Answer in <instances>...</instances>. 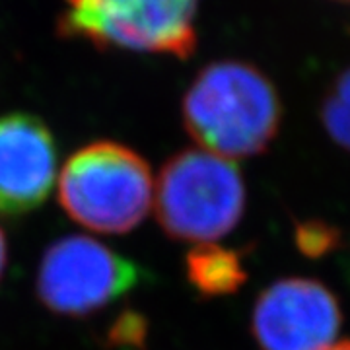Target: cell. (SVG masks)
I'll return each mask as SVG.
<instances>
[{
  "mask_svg": "<svg viewBox=\"0 0 350 350\" xmlns=\"http://www.w3.org/2000/svg\"><path fill=\"white\" fill-rule=\"evenodd\" d=\"M181 111L191 138L228 160L267 150L282 121L273 82L241 61L204 66L191 82Z\"/></svg>",
  "mask_w": 350,
  "mask_h": 350,
  "instance_id": "cell-1",
  "label": "cell"
},
{
  "mask_svg": "<svg viewBox=\"0 0 350 350\" xmlns=\"http://www.w3.org/2000/svg\"><path fill=\"white\" fill-rule=\"evenodd\" d=\"M59 200L66 214L88 230L131 232L150 211V165L119 142H92L64 163Z\"/></svg>",
  "mask_w": 350,
  "mask_h": 350,
  "instance_id": "cell-2",
  "label": "cell"
},
{
  "mask_svg": "<svg viewBox=\"0 0 350 350\" xmlns=\"http://www.w3.org/2000/svg\"><path fill=\"white\" fill-rule=\"evenodd\" d=\"M245 211V183L232 160L208 150L177 152L156 185V218L177 241L213 243L230 234Z\"/></svg>",
  "mask_w": 350,
  "mask_h": 350,
  "instance_id": "cell-3",
  "label": "cell"
},
{
  "mask_svg": "<svg viewBox=\"0 0 350 350\" xmlns=\"http://www.w3.org/2000/svg\"><path fill=\"white\" fill-rule=\"evenodd\" d=\"M61 36L105 49L187 59L197 47L199 0H63Z\"/></svg>",
  "mask_w": 350,
  "mask_h": 350,
  "instance_id": "cell-4",
  "label": "cell"
},
{
  "mask_svg": "<svg viewBox=\"0 0 350 350\" xmlns=\"http://www.w3.org/2000/svg\"><path fill=\"white\" fill-rule=\"evenodd\" d=\"M140 267L96 239H57L39 262L36 290L57 315L84 317L129 294L140 280Z\"/></svg>",
  "mask_w": 350,
  "mask_h": 350,
  "instance_id": "cell-5",
  "label": "cell"
},
{
  "mask_svg": "<svg viewBox=\"0 0 350 350\" xmlns=\"http://www.w3.org/2000/svg\"><path fill=\"white\" fill-rule=\"evenodd\" d=\"M335 294L313 278H282L262 290L251 333L262 350H323L340 329Z\"/></svg>",
  "mask_w": 350,
  "mask_h": 350,
  "instance_id": "cell-6",
  "label": "cell"
},
{
  "mask_svg": "<svg viewBox=\"0 0 350 350\" xmlns=\"http://www.w3.org/2000/svg\"><path fill=\"white\" fill-rule=\"evenodd\" d=\"M57 174V142L39 117H0V214L20 218L49 199Z\"/></svg>",
  "mask_w": 350,
  "mask_h": 350,
  "instance_id": "cell-7",
  "label": "cell"
},
{
  "mask_svg": "<svg viewBox=\"0 0 350 350\" xmlns=\"http://www.w3.org/2000/svg\"><path fill=\"white\" fill-rule=\"evenodd\" d=\"M185 267L189 284L206 298L234 294L247 280L238 253L216 243H200L189 251Z\"/></svg>",
  "mask_w": 350,
  "mask_h": 350,
  "instance_id": "cell-8",
  "label": "cell"
},
{
  "mask_svg": "<svg viewBox=\"0 0 350 350\" xmlns=\"http://www.w3.org/2000/svg\"><path fill=\"white\" fill-rule=\"evenodd\" d=\"M321 119L329 137L350 150V68L338 76L333 92L323 101Z\"/></svg>",
  "mask_w": 350,
  "mask_h": 350,
  "instance_id": "cell-9",
  "label": "cell"
},
{
  "mask_svg": "<svg viewBox=\"0 0 350 350\" xmlns=\"http://www.w3.org/2000/svg\"><path fill=\"white\" fill-rule=\"evenodd\" d=\"M342 234L321 220H306L296 226V247L310 259L325 257L340 245Z\"/></svg>",
  "mask_w": 350,
  "mask_h": 350,
  "instance_id": "cell-10",
  "label": "cell"
},
{
  "mask_svg": "<svg viewBox=\"0 0 350 350\" xmlns=\"http://www.w3.org/2000/svg\"><path fill=\"white\" fill-rule=\"evenodd\" d=\"M6 259H8V245H6V236L0 228V278L4 273V267H6Z\"/></svg>",
  "mask_w": 350,
  "mask_h": 350,
  "instance_id": "cell-11",
  "label": "cell"
},
{
  "mask_svg": "<svg viewBox=\"0 0 350 350\" xmlns=\"http://www.w3.org/2000/svg\"><path fill=\"white\" fill-rule=\"evenodd\" d=\"M323 350H350V340H342V342H333L331 347Z\"/></svg>",
  "mask_w": 350,
  "mask_h": 350,
  "instance_id": "cell-12",
  "label": "cell"
}]
</instances>
